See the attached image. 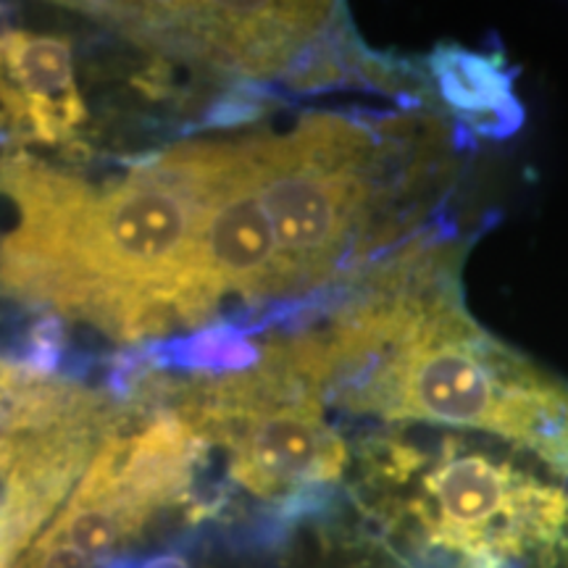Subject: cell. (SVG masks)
Returning <instances> with one entry per match:
<instances>
[{
	"label": "cell",
	"mask_w": 568,
	"mask_h": 568,
	"mask_svg": "<svg viewBox=\"0 0 568 568\" xmlns=\"http://www.w3.org/2000/svg\"><path fill=\"white\" fill-rule=\"evenodd\" d=\"M224 155V142L180 148L103 195L17 169L21 226L6 245V274L124 329L145 326L155 305L190 316L195 247Z\"/></svg>",
	"instance_id": "obj_1"
},
{
	"label": "cell",
	"mask_w": 568,
	"mask_h": 568,
	"mask_svg": "<svg viewBox=\"0 0 568 568\" xmlns=\"http://www.w3.org/2000/svg\"><path fill=\"white\" fill-rule=\"evenodd\" d=\"M443 284L400 274L339 326L318 366H347L355 410L485 432L568 477V385L487 335Z\"/></svg>",
	"instance_id": "obj_2"
},
{
	"label": "cell",
	"mask_w": 568,
	"mask_h": 568,
	"mask_svg": "<svg viewBox=\"0 0 568 568\" xmlns=\"http://www.w3.org/2000/svg\"><path fill=\"white\" fill-rule=\"evenodd\" d=\"M422 537L468 568L545 560L568 537V493L506 456L447 437L406 500Z\"/></svg>",
	"instance_id": "obj_3"
},
{
	"label": "cell",
	"mask_w": 568,
	"mask_h": 568,
	"mask_svg": "<svg viewBox=\"0 0 568 568\" xmlns=\"http://www.w3.org/2000/svg\"><path fill=\"white\" fill-rule=\"evenodd\" d=\"M280 247L282 290L324 280L372 195V140L335 116L245 142Z\"/></svg>",
	"instance_id": "obj_4"
},
{
	"label": "cell",
	"mask_w": 568,
	"mask_h": 568,
	"mask_svg": "<svg viewBox=\"0 0 568 568\" xmlns=\"http://www.w3.org/2000/svg\"><path fill=\"white\" fill-rule=\"evenodd\" d=\"M230 432V474L258 497L343 477L347 447L311 395L245 387Z\"/></svg>",
	"instance_id": "obj_5"
},
{
	"label": "cell",
	"mask_w": 568,
	"mask_h": 568,
	"mask_svg": "<svg viewBox=\"0 0 568 568\" xmlns=\"http://www.w3.org/2000/svg\"><path fill=\"white\" fill-rule=\"evenodd\" d=\"M284 293L280 247L245 142L226 155L195 247L190 316L209 314L224 297Z\"/></svg>",
	"instance_id": "obj_6"
},
{
	"label": "cell",
	"mask_w": 568,
	"mask_h": 568,
	"mask_svg": "<svg viewBox=\"0 0 568 568\" xmlns=\"http://www.w3.org/2000/svg\"><path fill=\"white\" fill-rule=\"evenodd\" d=\"M0 103L34 140L61 142L84 122L71 45L34 32L0 34Z\"/></svg>",
	"instance_id": "obj_7"
},
{
	"label": "cell",
	"mask_w": 568,
	"mask_h": 568,
	"mask_svg": "<svg viewBox=\"0 0 568 568\" xmlns=\"http://www.w3.org/2000/svg\"><path fill=\"white\" fill-rule=\"evenodd\" d=\"M429 63L443 101L477 132L506 134L521 124L524 111L500 63L460 48H443Z\"/></svg>",
	"instance_id": "obj_8"
},
{
	"label": "cell",
	"mask_w": 568,
	"mask_h": 568,
	"mask_svg": "<svg viewBox=\"0 0 568 568\" xmlns=\"http://www.w3.org/2000/svg\"><path fill=\"white\" fill-rule=\"evenodd\" d=\"M84 445L80 443H45L30 456H19V445L13 439L9 416L0 408V479L21 481L40 474L63 471V468H82Z\"/></svg>",
	"instance_id": "obj_9"
},
{
	"label": "cell",
	"mask_w": 568,
	"mask_h": 568,
	"mask_svg": "<svg viewBox=\"0 0 568 568\" xmlns=\"http://www.w3.org/2000/svg\"><path fill=\"white\" fill-rule=\"evenodd\" d=\"M142 568H193L182 556H155Z\"/></svg>",
	"instance_id": "obj_10"
}]
</instances>
